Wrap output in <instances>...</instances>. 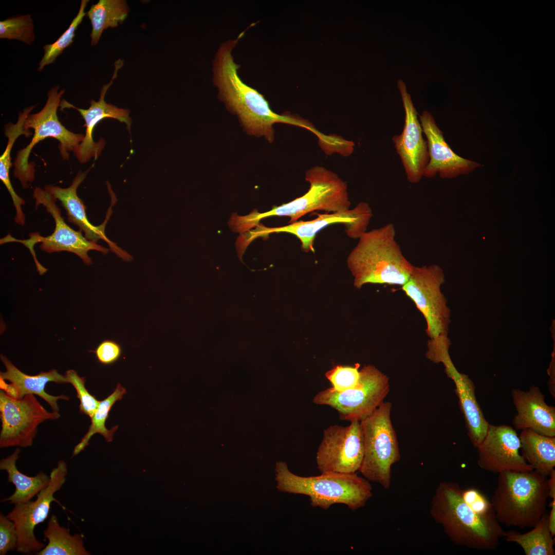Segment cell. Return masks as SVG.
I'll return each mask as SVG.
<instances>
[{
  "mask_svg": "<svg viewBox=\"0 0 555 555\" xmlns=\"http://www.w3.org/2000/svg\"><path fill=\"white\" fill-rule=\"evenodd\" d=\"M245 32H242L235 39L221 43L214 59L212 81L220 99L238 116L249 134L264 136L269 142L274 140L273 125L275 123L302 126L313 131V127L304 119L273 112L264 96L240 78L238 73L240 65L235 62L232 51Z\"/></svg>",
  "mask_w": 555,
  "mask_h": 555,
  "instance_id": "1",
  "label": "cell"
},
{
  "mask_svg": "<svg viewBox=\"0 0 555 555\" xmlns=\"http://www.w3.org/2000/svg\"><path fill=\"white\" fill-rule=\"evenodd\" d=\"M461 488L452 482L437 486L431 501L430 513L449 539L469 549L495 550L505 531L496 516L480 514L463 499Z\"/></svg>",
  "mask_w": 555,
  "mask_h": 555,
  "instance_id": "2",
  "label": "cell"
},
{
  "mask_svg": "<svg viewBox=\"0 0 555 555\" xmlns=\"http://www.w3.org/2000/svg\"><path fill=\"white\" fill-rule=\"evenodd\" d=\"M395 236L394 226L389 223L360 236L347 259L356 288L368 283L402 286L406 283L414 266L403 255Z\"/></svg>",
  "mask_w": 555,
  "mask_h": 555,
  "instance_id": "3",
  "label": "cell"
},
{
  "mask_svg": "<svg viewBox=\"0 0 555 555\" xmlns=\"http://www.w3.org/2000/svg\"><path fill=\"white\" fill-rule=\"evenodd\" d=\"M276 488L281 492L309 497L310 505L327 510L335 504H343L355 511L365 506L373 495L368 480L357 473H320L302 476L291 472L284 461L275 467Z\"/></svg>",
  "mask_w": 555,
  "mask_h": 555,
  "instance_id": "4",
  "label": "cell"
},
{
  "mask_svg": "<svg viewBox=\"0 0 555 555\" xmlns=\"http://www.w3.org/2000/svg\"><path fill=\"white\" fill-rule=\"evenodd\" d=\"M548 476L535 470L498 474L491 502L498 522L532 528L546 513Z\"/></svg>",
  "mask_w": 555,
  "mask_h": 555,
  "instance_id": "5",
  "label": "cell"
},
{
  "mask_svg": "<svg viewBox=\"0 0 555 555\" xmlns=\"http://www.w3.org/2000/svg\"><path fill=\"white\" fill-rule=\"evenodd\" d=\"M305 180L310 183L308 191L303 196L271 210L260 213L253 210L245 216L234 214L232 226L236 232L242 233L259 225L261 219L272 216H286L293 223L302 216L315 210L332 213L344 211L350 205L347 184L337 174L321 166L311 168L305 173Z\"/></svg>",
  "mask_w": 555,
  "mask_h": 555,
  "instance_id": "6",
  "label": "cell"
},
{
  "mask_svg": "<svg viewBox=\"0 0 555 555\" xmlns=\"http://www.w3.org/2000/svg\"><path fill=\"white\" fill-rule=\"evenodd\" d=\"M392 404L383 402L360 421L364 440V456L359 472L369 482L388 489L392 466L400 459L396 433L391 418Z\"/></svg>",
  "mask_w": 555,
  "mask_h": 555,
  "instance_id": "7",
  "label": "cell"
},
{
  "mask_svg": "<svg viewBox=\"0 0 555 555\" xmlns=\"http://www.w3.org/2000/svg\"><path fill=\"white\" fill-rule=\"evenodd\" d=\"M60 87L54 86L47 93V99L43 108L39 112L30 114L24 123L27 131H34L30 142L18 151L14 163L13 176L20 181L24 189L27 188L34 179V163L28 161L33 147L40 141L52 137L59 142V149L63 160L69 159V152H73L82 141L84 135L74 133L61 124L58 119L57 110L60 106L64 89L59 91Z\"/></svg>",
  "mask_w": 555,
  "mask_h": 555,
  "instance_id": "8",
  "label": "cell"
},
{
  "mask_svg": "<svg viewBox=\"0 0 555 555\" xmlns=\"http://www.w3.org/2000/svg\"><path fill=\"white\" fill-rule=\"evenodd\" d=\"M389 391L388 377L374 366L367 365L360 370L355 386L342 392L328 387L318 392L312 402L336 410L342 420L360 421L384 402Z\"/></svg>",
  "mask_w": 555,
  "mask_h": 555,
  "instance_id": "9",
  "label": "cell"
},
{
  "mask_svg": "<svg viewBox=\"0 0 555 555\" xmlns=\"http://www.w3.org/2000/svg\"><path fill=\"white\" fill-rule=\"evenodd\" d=\"M61 416L59 412L47 411L33 394L16 399L0 391V447L27 448L32 445L38 427Z\"/></svg>",
  "mask_w": 555,
  "mask_h": 555,
  "instance_id": "10",
  "label": "cell"
},
{
  "mask_svg": "<svg viewBox=\"0 0 555 555\" xmlns=\"http://www.w3.org/2000/svg\"><path fill=\"white\" fill-rule=\"evenodd\" d=\"M443 280L442 271L437 265L414 266L408 281L402 286L424 316L426 332L431 339L447 335L450 311L440 290Z\"/></svg>",
  "mask_w": 555,
  "mask_h": 555,
  "instance_id": "11",
  "label": "cell"
},
{
  "mask_svg": "<svg viewBox=\"0 0 555 555\" xmlns=\"http://www.w3.org/2000/svg\"><path fill=\"white\" fill-rule=\"evenodd\" d=\"M372 217V211L368 204L361 202L353 209L321 214L311 220L296 221L283 227L268 228L259 224L253 229L243 233L241 236L243 243L248 246L259 237H266L272 233L287 232L298 238L304 251H313V242L316 234L324 227L332 224L343 223L346 227L345 231L349 237L359 238L366 231Z\"/></svg>",
  "mask_w": 555,
  "mask_h": 555,
  "instance_id": "12",
  "label": "cell"
},
{
  "mask_svg": "<svg viewBox=\"0 0 555 555\" xmlns=\"http://www.w3.org/2000/svg\"><path fill=\"white\" fill-rule=\"evenodd\" d=\"M33 197L35 199V208L39 205L44 206L55 222V228L53 233L47 236H42L38 233L29 234V238L24 240L15 239L8 234L1 239V243L9 242H19L32 250V247L37 243H41L40 249L48 253L66 251L77 255L87 265L92 264L91 258L88 255L90 250H96L106 254L109 249L96 243L88 240L80 231H76L69 227L65 222L61 215V211L57 206V199L45 189L36 187L34 189Z\"/></svg>",
  "mask_w": 555,
  "mask_h": 555,
  "instance_id": "13",
  "label": "cell"
},
{
  "mask_svg": "<svg viewBox=\"0 0 555 555\" xmlns=\"http://www.w3.org/2000/svg\"><path fill=\"white\" fill-rule=\"evenodd\" d=\"M324 429L316 453L320 473H354L359 471L364 456V440L359 421Z\"/></svg>",
  "mask_w": 555,
  "mask_h": 555,
  "instance_id": "14",
  "label": "cell"
},
{
  "mask_svg": "<svg viewBox=\"0 0 555 555\" xmlns=\"http://www.w3.org/2000/svg\"><path fill=\"white\" fill-rule=\"evenodd\" d=\"M67 473L66 462L60 460L50 472L48 485L37 494L36 499L15 504L7 515L13 522L17 529L18 552L26 554L36 553L45 546L36 539L34 530L48 517L51 503H59L54 494L65 483Z\"/></svg>",
  "mask_w": 555,
  "mask_h": 555,
  "instance_id": "15",
  "label": "cell"
},
{
  "mask_svg": "<svg viewBox=\"0 0 555 555\" xmlns=\"http://www.w3.org/2000/svg\"><path fill=\"white\" fill-rule=\"evenodd\" d=\"M405 112L404 124L401 134L394 135L392 139L400 158L408 180L413 183L419 182L423 177L424 171L429 161L427 140L423 137V131L418 120L417 112L405 83L398 82Z\"/></svg>",
  "mask_w": 555,
  "mask_h": 555,
  "instance_id": "16",
  "label": "cell"
},
{
  "mask_svg": "<svg viewBox=\"0 0 555 555\" xmlns=\"http://www.w3.org/2000/svg\"><path fill=\"white\" fill-rule=\"evenodd\" d=\"M520 448L519 436L514 428L490 424L484 439L477 448L478 466L496 474L533 470L520 454Z\"/></svg>",
  "mask_w": 555,
  "mask_h": 555,
  "instance_id": "17",
  "label": "cell"
},
{
  "mask_svg": "<svg viewBox=\"0 0 555 555\" xmlns=\"http://www.w3.org/2000/svg\"><path fill=\"white\" fill-rule=\"evenodd\" d=\"M123 61L119 59L115 63V70L109 83L104 84L100 91L99 100L96 101L91 100L90 106L87 109L77 107L69 103L65 99L61 100L60 106L61 109L64 108H73L78 110L85 121L86 127L85 134L82 141L73 152L77 159L81 163L88 161L91 158L96 160L101 155L105 141L101 138L97 142L94 141L93 132L96 125L101 120L105 118H113L124 123L130 131L132 119L130 117V110L128 109L120 108L105 101L106 92L117 77L119 69L123 66Z\"/></svg>",
  "mask_w": 555,
  "mask_h": 555,
  "instance_id": "18",
  "label": "cell"
},
{
  "mask_svg": "<svg viewBox=\"0 0 555 555\" xmlns=\"http://www.w3.org/2000/svg\"><path fill=\"white\" fill-rule=\"evenodd\" d=\"M420 122L427 138L429 161L423 177L432 178L439 174L442 178H453L466 174L481 164L456 154L446 141L434 118L428 111L420 116Z\"/></svg>",
  "mask_w": 555,
  "mask_h": 555,
  "instance_id": "19",
  "label": "cell"
},
{
  "mask_svg": "<svg viewBox=\"0 0 555 555\" xmlns=\"http://www.w3.org/2000/svg\"><path fill=\"white\" fill-rule=\"evenodd\" d=\"M1 359L6 368L5 372L0 373L1 389L12 398L20 399L27 394L36 395L47 402L52 411L59 412L58 400H69L66 395L53 396L45 390L49 382L68 383L65 375L59 374L56 369L29 375L18 369L5 356L1 354Z\"/></svg>",
  "mask_w": 555,
  "mask_h": 555,
  "instance_id": "20",
  "label": "cell"
},
{
  "mask_svg": "<svg viewBox=\"0 0 555 555\" xmlns=\"http://www.w3.org/2000/svg\"><path fill=\"white\" fill-rule=\"evenodd\" d=\"M511 393L516 411L512 421L515 430L529 429L555 436V407L547 404L538 386L533 385L527 391L514 388Z\"/></svg>",
  "mask_w": 555,
  "mask_h": 555,
  "instance_id": "21",
  "label": "cell"
},
{
  "mask_svg": "<svg viewBox=\"0 0 555 555\" xmlns=\"http://www.w3.org/2000/svg\"><path fill=\"white\" fill-rule=\"evenodd\" d=\"M442 363L447 375L454 383L455 392L470 440L477 448L484 439L490 424L477 401L475 386L468 376L456 369L450 358Z\"/></svg>",
  "mask_w": 555,
  "mask_h": 555,
  "instance_id": "22",
  "label": "cell"
},
{
  "mask_svg": "<svg viewBox=\"0 0 555 555\" xmlns=\"http://www.w3.org/2000/svg\"><path fill=\"white\" fill-rule=\"evenodd\" d=\"M93 165L85 171H79L73 179L70 186L63 188L51 184L46 185L44 189L61 201L66 212L69 222L76 225L79 231L84 233L89 240L96 243L103 239L115 249L116 247L106 236L105 227L106 220L102 225L96 226L89 221L86 213V208L82 200L77 194V189L86 178Z\"/></svg>",
  "mask_w": 555,
  "mask_h": 555,
  "instance_id": "23",
  "label": "cell"
},
{
  "mask_svg": "<svg viewBox=\"0 0 555 555\" xmlns=\"http://www.w3.org/2000/svg\"><path fill=\"white\" fill-rule=\"evenodd\" d=\"M20 453L21 449L17 447L11 454L0 461V470L7 472L8 482L13 484L15 487L14 493L2 499V503L15 505L30 501L46 488L50 482V475L43 472H40L34 476H29L21 472L16 465Z\"/></svg>",
  "mask_w": 555,
  "mask_h": 555,
  "instance_id": "24",
  "label": "cell"
},
{
  "mask_svg": "<svg viewBox=\"0 0 555 555\" xmlns=\"http://www.w3.org/2000/svg\"><path fill=\"white\" fill-rule=\"evenodd\" d=\"M519 438L521 455L527 463L533 470L548 476L555 467V436L524 429Z\"/></svg>",
  "mask_w": 555,
  "mask_h": 555,
  "instance_id": "25",
  "label": "cell"
},
{
  "mask_svg": "<svg viewBox=\"0 0 555 555\" xmlns=\"http://www.w3.org/2000/svg\"><path fill=\"white\" fill-rule=\"evenodd\" d=\"M36 106L33 105L25 108L23 112L18 114L17 121L15 124L8 123L5 126V134L8 138L6 147L0 157V179L8 190L12 199L15 208V219L23 220L25 218L22 210V206L25 205V200L16 194L11 184L9 177V170L11 166V152L16 139L22 135L29 137L32 135L31 131L24 128V123L30 112Z\"/></svg>",
  "mask_w": 555,
  "mask_h": 555,
  "instance_id": "26",
  "label": "cell"
},
{
  "mask_svg": "<svg viewBox=\"0 0 555 555\" xmlns=\"http://www.w3.org/2000/svg\"><path fill=\"white\" fill-rule=\"evenodd\" d=\"M47 544L37 555H88L81 534L71 535L67 528L61 526L57 515L52 514L44 531Z\"/></svg>",
  "mask_w": 555,
  "mask_h": 555,
  "instance_id": "27",
  "label": "cell"
},
{
  "mask_svg": "<svg viewBox=\"0 0 555 555\" xmlns=\"http://www.w3.org/2000/svg\"><path fill=\"white\" fill-rule=\"evenodd\" d=\"M130 8L124 0H100L91 5L86 15L90 20L92 30L91 45L99 42L103 31L118 27L128 15Z\"/></svg>",
  "mask_w": 555,
  "mask_h": 555,
  "instance_id": "28",
  "label": "cell"
},
{
  "mask_svg": "<svg viewBox=\"0 0 555 555\" xmlns=\"http://www.w3.org/2000/svg\"><path fill=\"white\" fill-rule=\"evenodd\" d=\"M532 529L524 533L509 530L504 537L509 542L518 544L526 555H554V540L549 529L545 513Z\"/></svg>",
  "mask_w": 555,
  "mask_h": 555,
  "instance_id": "29",
  "label": "cell"
},
{
  "mask_svg": "<svg viewBox=\"0 0 555 555\" xmlns=\"http://www.w3.org/2000/svg\"><path fill=\"white\" fill-rule=\"evenodd\" d=\"M125 393V388L120 383H118L113 392L105 399L100 401L97 410L90 418L91 424L88 431L75 447L72 457L77 455L83 451L88 445L91 437L95 434L101 435L107 442L113 440L114 434L118 427L115 425L108 429L105 427V422L113 405L116 401L120 400Z\"/></svg>",
  "mask_w": 555,
  "mask_h": 555,
  "instance_id": "30",
  "label": "cell"
},
{
  "mask_svg": "<svg viewBox=\"0 0 555 555\" xmlns=\"http://www.w3.org/2000/svg\"><path fill=\"white\" fill-rule=\"evenodd\" d=\"M88 0H82L76 16L73 19L68 28L54 43L45 45L43 48L44 53L39 63L38 70L41 71L45 67L53 63L63 51L72 43L75 32L86 15L85 12Z\"/></svg>",
  "mask_w": 555,
  "mask_h": 555,
  "instance_id": "31",
  "label": "cell"
},
{
  "mask_svg": "<svg viewBox=\"0 0 555 555\" xmlns=\"http://www.w3.org/2000/svg\"><path fill=\"white\" fill-rule=\"evenodd\" d=\"M34 28L29 14L10 16L0 22V38L18 40L31 45L35 38Z\"/></svg>",
  "mask_w": 555,
  "mask_h": 555,
  "instance_id": "32",
  "label": "cell"
},
{
  "mask_svg": "<svg viewBox=\"0 0 555 555\" xmlns=\"http://www.w3.org/2000/svg\"><path fill=\"white\" fill-rule=\"evenodd\" d=\"M68 383H70L76 390L77 396L80 401V413L91 418L97 410L100 401L95 396L91 395L85 387V379L80 377L76 371L69 369L64 375Z\"/></svg>",
  "mask_w": 555,
  "mask_h": 555,
  "instance_id": "33",
  "label": "cell"
},
{
  "mask_svg": "<svg viewBox=\"0 0 555 555\" xmlns=\"http://www.w3.org/2000/svg\"><path fill=\"white\" fill-rule=\"evenodd\" d=\"M359 363L354 366L336 365L327 371L325 376L335 391L342 392L355 386L360 377Z\"/></svg>",
  "mask_w": 555,
  "mask_h": 555,
  "instance_id": "34",
  "label": "cell"
},
{
  "mask_svg": "<svg viewBox=\"0 0 555 555\" xmlns=\"http://www.w3.org/2000/svg\"><path fill=\"white\" fill-rule=\"evenodd\" d=\"M464 500L478 513L487 516H495L491 501L480 490L474 487L461 489Z\"/></svg>",
  "mask_w": 555,
  "mask_h": 555,
  "instance_id": "35",
  "label": "cell"
},
{
  "mask_svg": "<svg viewBox=\"0 0 555 555\" xmlns=\"http://www.w3.org/2000/svg\"><path fill=\"white\" fill-rule=\"evenodd\" d=\"M18 541L17 529L13 522L7 515L0 514V554L16 549Z\"/></svg>",
  "mask_w": 555,
  "mask_h": 555,
  "instance_id": "36",
  "label": "cell"
},
{
  "mask_svg": "<svg viewBox=\"0 0 555 555\" xmlns=\"http://www.w3.org/2000/svg\"><path fill=\"white\" fill-rule=\"evenodd\" d=\"M94 352L100 363L109 365L115 363L120 358L122 348L116 341L106 340L101 342Z\"/></svg>",
  "mask_w": 555,
  "mask_h": 555,
  "instance_id": "37",
  "label": "cell"
},
{
  "mask_svg": "<svg viewBox=\"0 0 555 555\" xmlns=\"http://www.w3.org/2000/svg\"><path fill=\"white\" fill-rule=\"evenodd\" d=\"M549 506L551 510L549 514L547 515L548 525L551 535H555V498L552 499Z\"/></svg>",
  "mask_w": 555,
  "mask_h": 555,
  "instance_id": "38",
  "label": "cell"
},
{
  "mask_svg": "<svg viewBox=\"0 0 555 555\" xmlns=\"http://www.w3.org/2000/svg\"><path fill=\"white\" fill-rule=\"evenodd\" d=\"M549 477L547 479V488L548 497L551 499L555 498V470H553L548 475Z\"/></svg>",
  "mask_w": 555,
  "mask_h": 555,
  "instance_id": "39",
  "label": "cell"
}]
</instances>
